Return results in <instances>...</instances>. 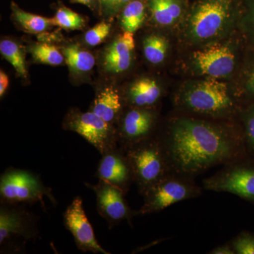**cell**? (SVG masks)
I'll return each mask as SVG.
<instances>
[{
    "label": "cell",
    "instance_id": "ba28073f",
    "mask_svg": "<svg viewBox=\"0 0 254 254\" xmlns=\"http://www.w3.org/2000/svg\"><path fill=\"white\" fill-rule=\"evenodd\" d=\"M85 185L94 191L98 213L106 220L110 229L133 216L134 213L127 204L125 193L118 187L103 180H99L95 185Z\"/></svg>",
    "mask_w": 254,
    "mask_h": 254
},
{
    "label": "cell",
    "instance_id": "484cf974",
    "mask_svg": "<svg viewBox=\"0 0 254 254\" xmlns=\"http://www.w3.org/2000/svg\"><path fill=\"white\" fill-rule=\"evenodd\" d=\"M111 25L110 23L100 22L92 28L85 34V42L91 46H96L106 39L109 35Z\"/></svg>",
    "mask_w": 254,
    "mask_h": 254
},
{
    "label": "cell",
    "instance_id": "4316f807",
    "mask_svg": "<svg viewBox=\"0 0 254 254\" xmlns=\"http://www.w3.org/2000/svg\"><path fill=\"white\" fill-rule=\"evenodd\" d=\"M235 252L240 254H254V238L250 235H242L234 242Z\"/></svg>",
    "mask_w": 254,
    "mask_h": 254
},
{
    "label": "cell",
    "instance_id": "ffe728a7",
    "mask_svg": "<svg viewBox=\"0 0 254 254\" xmlns=\"http://www.w3.org/2000/svg\"><path fill=\"white\" fill-rule=\"evenodd\" d=\"M15 19L26 31L33 33H41L53 26L51 18L26 12L12 2L11 4Z\"/></svg>",
    "mask_w": 254,
    "mask_h": 254
},
{
    "label": "cell",
    "instance_id": "f546056e",
    "mask_svg": "<svg viewBox=\"0 0 254 254\" xmlns=\"http://www.w3.org/2000/svg\"><path fill=\"white\" fill-rule=\"evenodd\" d=\"M9 77L2 70L0 71V97L2 98L9 86Z\"/></svg>",
    "mask_w": 254,
    "mask_h": 254
},
{
    "label": "cell",
    "instance_id": "d6a6232c",
    "mask_svg": "<svg viewBox=\"0 0 254 254\" xmlns=\"http://www.w3.org/2000/svg\"><path fill=\"white\" fill-rule=\"evenodd\" d=\"M250 23L254 32V0L252 2L250 13Z\"/></svg>",
    "mask_w": 254,
    "mask_h": 254
},
{
    "label": "cell",
    "instance_id": "52a82bcc",
    "mask_svg": "<svg viewBox=\"0 0 254 254\" xmlns=\"http://www.w3.org/2000/svg\"><path fill=\"white\" fill-rule=\"evenodd\" d=\"M230 16V5L221 0L200 3L190 21V36L195 40H208L223 30Z\"/></svg>",
    "mask_w": 254,
    "mask_h": 254
},
{
    "label": "cell",
    "instance_id": "4dcf8cb0",
    "mask_svg": "<svg viewBox=\"0 0 254 254\" xmlns=\"http://www.w3.org/2000/svg\"><path fill=\"white\" fill-rule=\"evenodd\" d=\"M247 88L251 93L254 95V67L252 68L247 78Z\"/></svg>",
    "mask_w": 254,
    "mask_h": 254
},
{
    "label": "cell",
    "instance_id": "f1b7e54d",
    "mask_svg": "<svg viewBox=\"0 0 254 254\" xmlns=\"http://www.w3.org/2000/svg\"><path fill=\"white\" fill-rule=\"evenodd\" d=\"M247 133L250 143L254 146V113L251 115L247 120Z\"/></svg>",
    "mask_w": 254,
    "mask_h": 254
},
{
    "label": "cell",
    "instance_id": "1f68e13d",
    "mask_svg": "<svg viewBox=\"0 0 254 254\" xmlns=\"http://www.w3.org/2000/svg\"><path fill=\"white\" fill-rule=\"evenodd\" d=\"M212 253L215 254H235V252L231 249L229 248L228 247H220L215 249Z\"/></svg>",
    "mask_w": 254,
    "mask_h": 254
},
{
    "label": "cell",
    "instance_id": "7c38bea8",
    "mask_svg": "<svg viewBox=\"0 0 254 254\" xmlns=\"http://www.w3.org/2000/svg\"><path fill=\"white\" fill-rule=\"evenodd\" d=\"M117 128L118 144L124 148L150 138L155 117L144 108H136L126 112L119 119Z\"/></svg>",
    "mask_w": 254,
    "mask_h": 254
},
{
    "label": "cell",
    "instance_id": "30bf717a",
    "mask_svg": "<svg viewBox=\"0 0 254 254\" xmlns=\"http://www.w3.org/2000/svg\"><path fill=\"white\" fill-rule=\"evenodd\" d=\"M95 176L118 187L126 194L134 178L125 148L118 145L101 155Z\"/></svg>",
    "mask_w": 254,
    "mask_h": 254
},
{
    "label": "cell",
    "instance_id": "83f0119b",
    "mask_svg": "<svg viewBox=\"0 0 254 254\" xmlns=\"http://www.w3.org/2000/svg\"><path fill=\"white\" fill-rule=\"evenodd\" d=\"M132 0H99L102 9L107 14H113L125 8Z\"/></svg>",
    "mask_w": 254,
    "mask_h": 254
},
{
    "label": "cell",
    "instance_id": "603a6c76",
    "mask_svg": "<svg viewBox=\"0 0 254 254\" xmlns=\"http://www.w3.org/2000/svg\"><path fill=\"white\" fill-rule=\"evenodd\" d=\"M168 49V42L163 36L151 35L143 41V53L146 60L153 64L163 63Z\"/></svg>",
    "mask_w": 254,
    "mask_h": 254
},
{
    "label": "cell",
    "instance_id": "6da1fadb",
    "mask_svg": "<svg viewBox=\"0 0 254 254\" xmlns=\"http://www.w3.org/2000/svg\"><path fill=\"white\" fill-rule=\"evenodd\" d=\"M160 145L165 158L179 171L195 174L228 160L235 144L225 131L210 124L180 119L172 125L165 143Z\"/></svg>",
    "mask_w": 254,
    "mask_h": 254
},
{
    "label": "cell",
    "instance_id": "e0dca14e",
    "mask_svg": "<svg viewBox=\"0 0 254 254\" xmlns=\"http://www.w3.org/2000/svg\"><path fill=\"white\" fill-rule=\"evenodd\" d=\"M161 95V90L154 80L144 78L131 85L128 92V100L132 106L147 108L154 105Z\"/></svg>",
    "mask_w": 254,
    "mask_h": 254
},
{
    "label": "cell",
    "instance_id": "d4e9b609",
    "mask_svg": "<svg viewBox=\"0 0 254 254\" xmlns=\"http://www.w3.org/2000/svg\"><path fill=\"white\" fill-rule=\"evenodd\" d=\"M53 26L64 29H81L84 26L85 21L81 15L66 7H61L57 11L55 17L51 18Z\"/></svg>",
    "mask_w": 254,
    "mask_h": 254
},
{
    "label": "cell",
    "instance_id": "8992f818",
    "mask_svg": "<svg viewBox=\"0 0 254 254\" xmlns=\"http://www.w3.org/2000/svg\"><path fill=\"white\" fill-rule=\"evenodd\" d=\"M185 104L198 113L219 114L230 109L231 97L227 85L215 78L197 82L184 93Z\"/></svg>",
    "mask_w": 254,
    "mask_h": 254
},
{
    "label": "cell",
    "instance_id": "9c48e42d",
    "mask_svg": "<svg viewBox=\"0 0 254 254\" xmlns=\"http://www.w3.org/2000/svg\"><path fill=\"white\" fill-rule=\"evenodd\" d=\"M64 225L72 234L78 250L83 252L110 254L97 241L94 230L85 213L81 197H75L65 210Z\"/></svg>",
    "mask_w": 254,
    "mask_h": 254
},
{
    "label": "cell",
    "instance_id": "7402d4cb",
    "mask_svg": "<svg viewBox=\"0 0 254 254\" xmlns=\"http://www.w3.org/2000/svg\"><path fill=\"white\" fill-rule=\"evenodd\" d=\"M0 53L12 65L19 76L24 78L27 76L24 55L17 43L10 40H3L0 43Z\"/></svg>",
    "mask_w": 254,
    "mask_h": 254
},
{
    "label": "cell",
    "instance_id": "4fadbf2b",
    "mask_svg": "<svg viewBox=\"0 0 254 254\" xmlns=\"http://www.w3.org/2000/svg\"><path fill=\"white\" fill-rule=\"evenodd\" d=\"M193 60L200 73L215 78H221L233 71L235 55L228 46L214 45L194 52Z\"/></svg>",
    "mask_w": 254,
    "mask_h": 254
},
{
    "label": "cell",
    "instance_id": "ac0fdd59",
    "mask_svg": "<svg viewBox=\"0 0 254 254\" xmlns=\"http://www.w3.org/2000/svg\"><path fill=\"white\" fill-rule=\"evenodd\" d=\"M62 53L64 56L66 64L73 72H88L95 66V57L78 45L64 47Z\"/></svg>",
    "mask_w": 254,
    "mask_h": 254
},
{
    "label": "cell",
    "instance_id": "7a4b0ae2",
    "mask_svg": "<svg viewBox=\"0 0 254 254\" xmlns=\"http://www.w3.org/2000/svg\"><path fill=\"white\" fill-rule=\"evenodd\" d=\"M39 237L38 218L23 204L0 205L1 254H20Z\"/></svg>",
    "mask_w": 254,
    "mask_h": 254
},
{
    "label": "cell",
    "instance_id": "9a60e30c",
    "mask_svg": "<svg viewBox=\"0 0 254 254\" xmlns=\"http://www.w3.org/2000/svg\"><path fill=\"white\" fill-rule=\"evenodd\" d=\"M135 48L133 33L125 31L105 49L103 66L109 73H120L127 71L131 65Z\"/></svg>",
    "mask_w": 254,
    "mask_h": 254
},
{
    "label": "cell",
    "instance_id": "d6986e66",
    "mask_svg": "<svg viewBox=\"0 0 254 254\" xmlns=\"http://www.w3.org/2000/svg\"><path fill=\"white\" fill-rule=\"evenodd\" d=\"M150 9L155 22L163 26L175 22L182 14L178 0H151Z\"/></svg>",
    "mask_w": 254,
    "mask_h": 254
},
{
    "label": "cell",
    "instance_id": "836d02e7",
    "mask_svg": "<svg viewBox=\"0 0 254 254\" xmlns=\"http://www.w3.org/2000/svg\"><path fill=\"white\" fill-rule=\"evenodd\" d=\"M71 1H74V2L80 3V4H90L93 0H71Z\"/></svg>",
    "mask_w": 254,
    "mask_h": 254
},
{
    "label": "cell",
    "instance_id": "5bb4252c",
    "mask_svg": "<svg viewBox=\"0 0 254 254\" xmlns=\"http://www.w3.org/2000/svg\"><path fill=\"white\" fill-rule=\"evenodd\" d=\"M209 190L230 192L242 198L254 199V170L230 169L205 182Z\"/></svg>",
    "mask_w": 254,
    "mask_h": 254
},
{
    "label": "cell",
    "instance_id": "cb8c5ba5",
    "mask_svg": "<svg viewBox=\"0 0 254 254\" xmlns=\"http://www.w3.org/2000/svg\"><path fill=\"white\" fill-rule=\"evenodd\" d=\"M31 53L36 61L53 66L62 64L64 60L63 53L56 47L48 43L35 45L31 48Z\"/></svg>",
    "mask_w": 254,
    "mask_h": 254
},
{
    "label": "cell",
    "instance_id": "3957f363",
    "mask_svg": "<svg viewBox=\"0 0 254 254\" xmlns=\"http://www.w3.org/2000/svg\"><path fill=\"white\" fill-rule=\"evenodd\" d=\"M44 197L56 204L52 189L46 187L37 174L28 170L9 168L0 177V203L24 204L40 202L46 208Z\"/></svg>",
    "mask_w": 254,
    "mask_h": 254
},
{
    "label": "cell",
    "instance_id": "5b68a950",
    "mask_svg": "<svg viewBox=\"0 0 254 254\" xmlns=\"http://www.w3.org/2000/svg\"><path fill=\"white\" fill-rule=\"evenodd\" d=\"M64 128L81 135L100 155L119 145L116 127L92 111H71L64 123Z\"/></svg>",
    "mask_w": 254,
    "mask_h": 254
},
{
    "label": "cell",
    "instance_id": "44dd1931",
    "mask_svg": "<svg viewBox=\"0 0 254 254\" xmlns=\"http://www.w3.org/2000/svg\"><path fill=\"white\" fill-rule=\"evenodd\" d=\"M145 18V6L140 0H132L124 8L122 26L125 31L133 33L141 26Z\"/></svg>",
    "mask_w": 254,
    "mask_h": 254
},
{
    "label": "cell",
    "instance_id": "277c9868",
    "mask_svg": "<svg viewBox=\"0 0 254 254\" xmlns=\"http://www.w3.org/2000/svg\"><path fill=\"white\" fill-rule=\"evenodd\" d=\"M134 182L144 194L148 189L165 177L167 159L158 140H144L125 148Z\"/></svg>",
    "mask_w": 254,
    "mask_h": 254
},
{
    "label": "cell",
    "instance_id": "8fae6325",
    "mask_svg": "<svg viewBox=\"0 0 254 254\" xmlns=\"http://www.w3.org/2000/svg\"><path fill=\"white\" fill-rule=\"evenodd\" d=\"M191 189L183 182L164 177L144 193V203L138 213L160 211L191 195Z\"/></svg>",
    "mask_w": 254,
    "mask_h": 254
},
{
    "label": "cell",
    "instance_id": "2e32d148",
    "mask_svg": "<svg viewBox=\"0 0 254 254\" xmlns=\"http://www.w3.org/2000/svg\"><path fill=\"white\" fill-rule=\"evenodd\" d=\"M123 108L120 93L115 87L108 86L97 93L91 111L114 125L120 118Z\"/></svg>",
    "mask_w": 254,
    "mask_h": 254
}]
</instances>
